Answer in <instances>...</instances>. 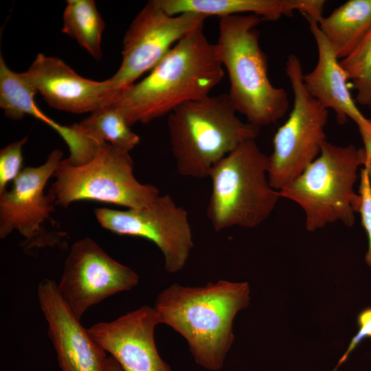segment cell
<instances>
[{
	"mask_svg": "<svg viewBox=\"0 0 371 371\" xmlns=\"http://www.w3.org/2000/svg\"><path fill=\"white\" fill-rule=\"evenodd\" d=\"M224 74L214 44L202 26L180 40L148 75L118 93L109 104L130 126L146 124L184 103L210 95Z\"/></svg>",
	"mask_w": 371,
	"mask_h": 371,
	"instance_id": "1",
	"label": "cell"
},
{
	"mask_svg": "<svg viewBox=\"0 0 371 371\" xmlns=\"http://www.w3.org/2000/svg\"><path fill=\"white\" fill-rule=\"evenodd\" d=\"M246 282L221 280L202 286L173 283L157 297L161 324L187 341L194 361L211 371L221 370L234 340L233 322L249 303Z\"/></svg>",
	"mask_w": 371,
	"mask_h": 371,
	"instance_id": "2",
	"label": "cell"
},
{
	"mask_svg": "<svg viewBox=\"0 0 371 371\" xmlns=\"http://www.w3.org/2000/svg\"><path fill=\"white\" fill-rule=\"evenodd\" d=\"M262 19L255 14L219 19L216 56L227 73L228 97L247 122L260 127L276 123L286 113L289 102L282 88L268 77V59L259 42L257 26Z\"/></svg>",
	"mask_w": 371,
	"mask_h": 371,
	"instance_id": "3",
	"label": "cell"
},
{
	"mask_svg": "<svg viewBox=\"0 0 371 371\" xmlns=\"http://www.w3.org/2000/svg\"><path fill=\"white\" fill-rule=\"evenodd\" d=\"M167 125L177 170L193 178L208 177L217 161L255 139L260 128L238 118L227 93L180 105L168 115Z\"/></svg>",
	"mask_w": 371,
	"mask_h": 371,
	"instance_id": "4",
	"label": "cell"
},
{
	"mask_svg": "<svg viewBox=\"0 0 371 371\" xmlns=\"http://www.w3.org/2000/svg\"><path fill=\"white\" fill-rule=\"evenodd\" d=\"M269 156L255 139L243 142L212 167L207 216L215 231L254 228L269 216L281 196L269 183Z\"/></svg>",
	"mask_w": 371,
	"mask_h": 371,
	"instance_id": "5",
	"label": "cell"
},
{
	"mask_svg": "<svg viewBox=\"0 0 371 371\" xmlns=\"http://www.w3.org/2000/svg\"><path fill=\"white\" fill-rule=\"evenodd\" d=\"M366 159L363 147L337 146L325 141L319 155L300 175L279 190L280 196L302 208L308 231L335 221L351 227L361 201L354 185L358 178L357 170L364 166Z\"/></svg>",
	"mask_w": 371,
	"mask_h": 371,
	"instance_id": "6",
	"label": "cell"
},
{
	"mask_svg": "<svg viewBox=\"0 0 371 371\" xmlns=\"http://www.w3.org/2000/svg\"><path fill=\"white\" fill-rule=\"evenodd\" d=\"M54 176L56 180L47 194L54 205L64 208L87 200L138 209L160 195L156 187L135 177L129 152L108 143L85 164L74 165L62 159Z\"/></svg>",
	"mask_w": 371,
	"mask_h": 371,
	"instance_id": "7",
	"label": "cell"
},
{
	"mask_svg": "<svg viewBox=\"0 0 371 371\" xmlns=\"http://www.w3.org/2000/svg\"><path fill=\"white\" fill-rule=\"evenodd\" d=\"M293 92V105L289 117L278 129L273 140L268 179L279 191L290 183L319 155L326 140L324 132L328 111L306 90L301 62L289 56L285 67Z\"/></svg>",
	"mask_w": 371,
	"mask_h": 371,
	"instance_id": "8",
	"label": "cell"
},
{
	"mask_svg": "<svg viewBox=\"0 0 371 371\" xmlns=\"http://www.w3.org/2000/svg\"><path fill=\"white\" fill-rule=\"evenodd\" d=\"M207 18L192 13L170 15L155 0L149 1L124 35L121 65L109 78L113 97L150 71L180 40L203 26Z\"/></svg>",
	"mask_w": 371,
	"mask_h": 371,
	"instance_id": "9",
	"label": "cell"
},
{
	"mask_svg": "<svg viewBox=\"0 0 371 371\" xmlns=\"http://www.w3.org/2000/svg\"><path fill=\"white\" fill-rule=\"evenodd\" d=\"M99 224L112 233L146 238L154 243L164 258L170 273L186 265L194 246L188 212L169 194L158 196L148 206L119 210L95 208Z\"/></svg>",
	"mask_w": 371,
	"mask_h": 371,
	"instance_id": "10",
	"label": "cell"
},
{
	"mask_svg": "<svg viewBox=\"0 0 371 371\" xmlns=\"http://www.w3.org/2000/svg\"><path fill=\"white\" fill-rule=\"evenodd\" d=\"M63 152L54 150L37 167H26L10 189L0 194V238L16 230L24 238L25 251L58 245L65 233L52 232L45 224L52 221L54 204L44 192L49 179L62 160Z\"/></svg>",
	"mask_w": 371,
	"mask_h": 371,
	"instance_id": "11",
	"label": "cell"
},
{
	"mask_svg": "<svg viewBox=\"0 0 371 371\" xmlns=\"http://www.w3.org/2000/svg\"><path fill=\"white\" fill-rule=\"evenodd\" d=\"M131 268L112 258L93 240L84 238L71 247L57 286L75 317L80 319L93 305L137 285Z\"/></svg>",
	"mask_w": 371,
	"mask_h": 371,
	"instance_id": "12",
	"label": "cell"
},
{
	"mask_svg": "<svg viewBox=\"0 0 371 371\" xmlns=\"http://www.w3.org/2000/svg\"><path fill=\"white\" fill-rule=\"evenodd\" d=\"M160 324L155 307L143 306L113 321L95 323L88 331L122 371H171L155 342Z\"/></svg>",
	"mask_w": 371,
	"mask_h": 371,
	"instance_id": "13",
	"label": "cell"
},
{
	"mask_svg": "<svg viewBox=\"0 0 371 371\" xmlns=\"http://www.w3.org/2000/svg\"><path fill=\"white\" fill-rule=\"evenodd\" d=\"M37 295L61 370L106 371V352L72 313L57 283L47 278L41 280Z\"/></svg>",
	"mask_w": 371,
	"mask_h": 371,
	"instance_id": "14",
	"label": "cell"
},
{
	"mask_svg": "<svg viewBox=\"0 0 371 371\" xmlns=\"http://www.w3.org/2000/svg\"><path fill=\"white\" fill-rule=\"evenodd\" d=\"M23 75L52 108L73 113H92L113 95L109 79L85 78L58 58L38 54Z\"/></svg>",
	"mask_w": 371,
	"mask_h": 371,
	"instance_id": "15",
	"label": "cell"
},
{
	"mask_svg": "<svg viewBox=\"0 0 371 371\" xmlns=\"http://www.w3.org/2000/svg\"><path fill=\"white\" fill-rule=\"evenodd\" d=\"M305 19L315 38L318 56L314 69L308 74H303L304 87L326 109L335 111L339 124L347 122L348 118L355 122L368 157L371 155V120L363 115L352 99L346 76L321 32L318 22L310 17Z\"/></svg>",
	"mask_w": 371,
	"mask_h": 371,
	"instance_id": "16",
	"label": "cell"
},
{
	"mask_svg": "<svg viewBox=\"0 0 371 371\" xmlns=\"http://www.w3.org/2000/svg\"><path fill=\"white\" fill-rule=\"evenodd\" d=\"M170 15L192 13L219 19L236 14H255L275 21L297 11L304 17L319 22L323 18L324 0H155Z\"/></svg>",
	"mask_w": 371,
	"mask_h": 371,
	"instance_id": "17",
	"label": "cell"
},
{
	"mask_svg": "<svg viewBox=\"0 0 371 371\" xmlns=\"http://www.w3.org/2000/svg\"><path fill=\"white\" fill-rule=\"evenodd\" d=\"M318 24L337 58L344 59L371 30V0H349Z\"/></svg>",
	"mask_w": 371,
	"mask_h": 371,
	"instance_id": "18",
	"label": "cell"
},
{
	"mask_svg": "<svg viewBox=\"0 0 371 371\" xmlns=\"http://www.w3.org/2000/svg\"><path fill=\"white\" fill-rule=\"evenodd\" d=\"M36 91L23 73H16L0 57V106L11 119H21L27 115L34 117L53 128L64 138L67 126H62L45 115L36 106L34 97Z\"/></svg>",
	"mask_w": 371,
	"mask_h": 371,
	"instance_id": "19",
	"label": "cell"
},
{
	"mask_svg": "<svg viewBox=\"0 0 371 371\" xmlns=\"http://www.w3.org/2000/svg\"><path fill=\"white\" fill-rule=\"evenodd\" d=\"M76 124L82 135L98 146L108 143L129 152L140 140L120 111L109 103Z\"/></svg>",
	"mask_w": 371,
	"mask_h": 371,
	"instance_id": "20",
	"label": "cell"
},
{
	"mask_svg": "<svg viewBox=\"0 0 371 371\" xmlns=\"http://www.w3.org/2000/svg\"><path fill=\"white\" fill-rule=\"evenodd\" d=\"M104 23L93 0H68L62 32L74 38L96 60L102 58Z\"/></svg>",
	"mask_w": 371,
	"mask_h": 371,
	"instance_id": "21",
	"label": "cell"
},
{
	"mask_svg": "<svg viewBox=\"0 0 371 371\" xmlns=\"http://www.w3.org/2000/svg\"><path fill=\"white\" fill-rule=\"evenodd\" d=\"M339 65L357 91V102L371 106V30L350 55L339 60Z\"/></svg>",
	"mask_w": 371,
	"mask_h": 371,
	"instance_id": "22",
	"label": "cell"
},
{
	"mask_svg": "<svg viewBox=\"0 0 371 371\" xmlns=\"http://www.w3.org/2000/svg\"><path fill=\"white\" fill-rule=\"evenodd\" d=\"M27 137L16 141L0 150V194L8 189V185L14 182L23 168L22 148Z\"/></svg>",
	"mask_w": 371,
	"mask_h": 371,
	"instance_id": "23",
	"label": "cell"
},
{
	"mask_svg": "<svg viewBox=\"0 0 371 371\" xmlns=\"http://www.w3.org/2000/svg\"><path fill=\"white\" fill-rule=\"evenodd\" d=\"M359 196L361 199L358 212L368 239V251L365 256L366 264L371 267V189L370 179L365 168L360 171Z\"/></svg>",
	"mask_w": 371,
	"mask_h": 371,
	"instance_id": "24",
	"label": "cell"
},
{
	"mask_svg": "<svg viewBox=\"0 0 371 371\" xmlns=\"http://www.w3.org/2000/svg\"><path fill=\"white\" fill-rule=\"evenodd\" d=\"M357 323L359 330L352 337L347 350L343 354L337 365L332 371H337L338 368L348 359L350 353L355 348L367 337H371V307L362 311L358 315Z\"/></svg>",
	"mask_w": 371,
	"mask_h": 371,
	"instance_id": "25",
	"label": "cell"
},
{
	"mask_svg": "<svg viewBox=\"0 0 371 371\" xmlns=\"http://www.w3.org/2000/svg\"><path fill=\"white\" fill-rule=\"evenodd\" d=\"M106 371H122L117 361L111 356L107 357Z\"/></svg>",
	"mask_w": 371,
	"mask_h": 371,
	"instance_id": "26",
	"label": "cell"
},
{
	"mask_svg": "<svg viewBox=\"0 0 371 371\" xmlns=\"http://www.w3.org/2000/svg\"><path fill=\"white\" fill-rule=\"evenodd\" d=\"M363 168H366L367 170L369 179H370V189H371V155H370L366 160V162L363 166Z\"/></svg>",
	"mask_w": 371,
	"mask_h": 371,
	"instance_id": "27",
	"label": "cell"
}]
</instances>
